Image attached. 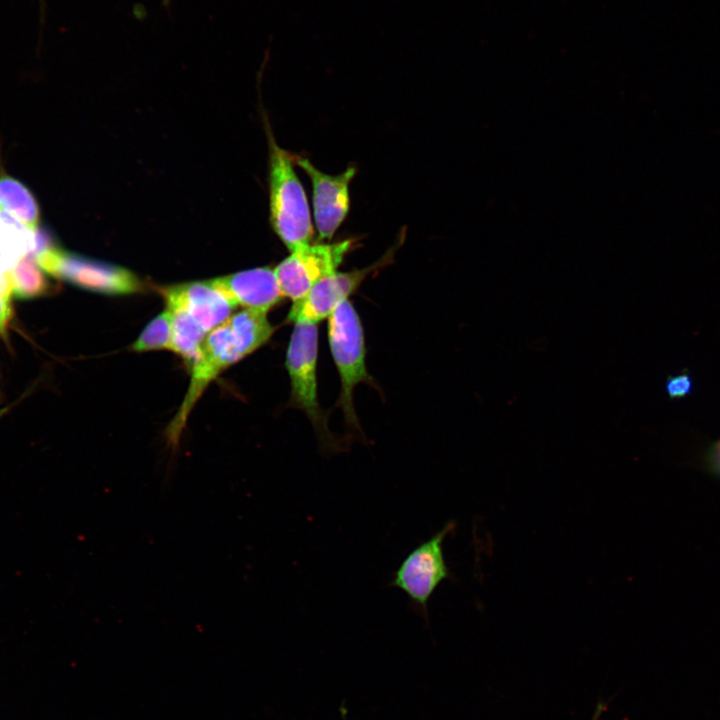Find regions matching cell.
I'll return each instance as SVG.
<instances>
[{
	"label": "cell",
	"instance_id": "cell-1",
	"mask_svg": "<svg viewBox=\"0 0 720 720\" xmlns=\"http://www.w3.org/2000/svg\"><path fill=\"white\" fill-rule=\"evenodd\" d=\"M273 333L267 313L242 309L206 335L190 366L187 392L166 429L167 443L172 449L177 448L187 419L208 385L224 370L263 346Z\"/></svg>",
	"mask_w": 720,
	"mask_h": 720
},
{
	"label": "cell",
	"instance_id": "cell-2",
	"mask_svg": "<svg viewBox=\"0 0 720 720\" xmlns=\"http://www.w3.org/2000/svg\"><path fill=\"white\" fill-rule=\"evenodd\" d=\"M172 322L170 350L188 367L206 335L229 318L237 306L211 280L161 287Z\"/></svg>",
	"mask_w": 720,
	"mask_h": 720
},
{
	"label": "cell",
	"instance_id": "cell-3",
	"mask_svg": "<svg viewBox=\"0 0 720 720\" xmlns=\"http://www.w3.org/2000/svg\"><path fill=\"white\" fill-rule=\"evenodd\" d=\"M269 205L273 230L294 251L311 243L314 229L304 188L292 156L269 137Z\"/></svg>",
	"mask_w": 720,
	"mask_h": 720
},
{
	"label": "cell",
	"instance_id": "cell-4",
	"mask_svg": "<svg viewBox=\"0 0 720 720\" xmlns=\"http://www.w3.org/2000/svg\"><path fill=\"white\" fill-rule=\"evenodd\" d=\"M328 340L341 380V393L336 405L342 409L347 424L359 430L353 391L361 382L370 383L372 378L365 361L361 320L349 300L342 302L328 317Z\"/></svg>",
	"mask_w": 720,
	"mask_h": 720
},
{
	"label": "cell",
	"instance_id": "cell-5",
	"mask_svg": "<svg viewBox=\"0 0 720 720\" xmlns=\"http://www.w3.org/2000/svg\"><path fill=\"white\" fill-rule=\"evenodd\" d=\"M317 357V324L294 323L285 361L291 385L290 405L305 413L327 450H336L337 443L327 428L326 417L318 401Z\"/></svg>",
	"mask_w": 720,
	"mask_h": 720
},
{
	"label": "cell",
	"instance_id": "cell-6",
	"mask_svg": "<svg viewBox=\"0 0 720 720\" xmlns=\"http://www.w3.org/2000/svg\"><path fill=\"white\" fill-rule=\"evenodd\" d=\"M454 526L453 522H448L441 530L410 551L395 571L390 583L392 587L403 591L411 606L425 618L431 596L440 583L451 576L444 557L443 542Z\"/></svg>",
	"mask_w": 720,
	"mask_h": 720
},
{
	"label": "cell",
	"instance_id": "cell-7",
	"mask_svg": "<svg viewBox=\"0 0 720 720\" xmlns=\"http://www.w3.org/2000/svg\"><path fill=\"white\" fill-rule=\"evenodd\" d=\"M353 246L354 240L346 239L335 243H309L291 251L274 268L284 297L293 302L302 299L318 281L337 271Z\"/></svg>",
	"mask_w": 720,
	"mask_h": 720
},
{
	"label": "cell",
	"instance_id": "cell-8",
	"mask_svg": "<svg viewBox=\"0 0 720 720\" xmlns=\"http://www.w3.org/2000/svg\"><path fill=\"white\" fill-rule=\"evenodd\" d=\"M395 247L377 262L349 272H334L318 281L300 300L293 302L288 320L293 323H314L328 318L333 311L356 291L372 272L389 264L394 257Z\"/></svg>",
	"mask_w": 720,
	"mask_h": 720
},
{
	"label": "cell",
	"instance_id": "cell-9",
	"mask_svg": "<svg viewBox=\"0 0 720 720\" xmlns=\"http://www.w3.org/2000/svg\"><path fill=\"white\" fill-rule=\"evenodd\" d=\"M309 177L313 190V212L318 238L330 241L345 220L350 207L349 185L356 173L349 167L337 175L316 168L307 158L292 156Z\"/></svg>",
	"mask_w": 720,
	"mask_h": 720
},
{
	"label": "cell",
	"instance_id": "cell-10",
	"mask_svg": "<svg viewBox=\"0 0 720 720\" xmlns=\"http://www.w3.org/2000/svg\"><path fill=\"white\" fill-rule=\"evenodd\" d=\"M50 276L81 289L105 294H131L142 289L141 282L132 272L64 250Z\"/></svg>",
	"mask_w": 720,
	"mask_h": 720
},
{
	"label": "cell",
	"instance_id": "cell-11",
	"mask_svg": "<svg viewBox=\"0 0 720 720\" xmlns=\"http://www.w3.org/2000/svg\"><path fill=\"white\" fill-rule=\"evenodd\" d=\"M211 282L243 309L267 313L284 298L275 271L270 267L240 271Z\"/></svg>",
	"mask_w": 720,
	"mask_h": 720
},
{
	"label": "cell",
	"instance_id": "cell-12",
	"mask_svg": "<svg viewBox=\"0 0 720 720\" xmlns=\"http://www.w3.org/2000/svg\"><path fill=\"white\" fill-rule=\"evenodd\" d=\"M10 293L19 299H35L48 295L52 284L48 274L31 254L19 258L6 273Z\"/></svg>",
	"mask_w": 720,
	"mask_h": 720
},
{
	"label": "cell",
	"instance_id": "cell-13",
	"mask_svg": "<svg viewBox=\"0 0 720 720\" xmlns=\"http://www.w3.org/2000/svg\"><path fill=\"white\" fill-rule=\"evenodd\" d=\"M0 207L30 230L35 231L39 227L40 209L34 195L11 176L0 177Z\"/></svg>",
	"mask_w": 720,
	"mask_h": 720
},
{
	"label": "cell",
	"instance_id": "cell-14",
	"mask_svg": "<svg viewBox=\"0 0 720 720\" xmlns=\"http://www.w3.org/2000/svg\"><path fill=\"white\" fill-rule=\"evenodd\" d=\"M172 344V322L168 309L155 316L142 330L130 349L135 352H148L170 349Z\"/></svg>",
	"mask_w": 720,
	"mask_h": 720
},
{
	"label": "cell",
	"instance_id": "cell-15",
	"mask_svg": "<svg viewBox=\"0 0 720 720\" xmlns=\"http://www.w3.org/2000/svg\"><path fill=\"white\" fill-rule=\"evenodd\" d=\"M665 391L670 399L676 400L688 396L694 388L692 376L684 370L676 375H669L664 385Z\"/></svg>",
	"mask_w": 720,
	"mask_h": 720
},
{
	"label": "cell",
	"instance_id": "cell-16",
	"mask_svg": "<svg viewBox=\"0 0 720 720\" xmlns=\"http://www.w3.org/2000/svg\"><path fill=\"white\" fill-rule=\"evenodd\" d=\"M707 471L720 478V438L712 442L704 454Z\"/></svg>",
	"mask_w": 720,
	"mask_h": 720
},
{
	"label": "cell",
	"instance_id": "cell-17",
	"mask_svg": "<svg viewBox=\"0 0 720 720\" xmlns=\"http://www.w3.org/2000/svg\"><path fill=\"white\" fill-rule=\"evenodd\" d=\"M10 295L9 292L0 289V333L5 332L12 317Z\"/></svg>",
	"mask_w": 720,
	"mask_h": 720
},
{
	"label": "cell",
	"instance_id": "cell-18",
	"mask_svg": "<svg viewBox=\"0 0 720 720\" xmlns=\"http://www.w3.org/2000/svg\"><path fill=\"white\" fill-rule=\"evenodd\" d=\"M40 4V11H41V23H44V17H45V2L44 0H38Z\"/></svg>",
	"mask_w": 720,
	"mask_h": 720
},
{
	"label": "cell",
	"instance_id": "cell-19",
	"mask_svg": "<svg viewBox=\"0 0 720 720\" xmlns=\"http://www.w3.org/2000/svg\"><path fill=\"white\" fill-rule=\"evenodd\" d=\"M162 6L166 9H170L171 6V0H161Z\"/></svg>",
	"mask_w": 720,
	"mask_h": 720
},
{
	"label": "cell",
	"instance_id": "cell-20",
	"mask_svg": "<svg viewBox=\"0 0 720 720\" xmlns=\"http://www.w3.org/2000/svg\"><path fill=\"white\" fill-rule=\"evenodd\" d=\"M8 411V407L0 409V418Z\"/></svg>",
	"mask_w": 720,
	"mask_h": 720
}]
</instances>
